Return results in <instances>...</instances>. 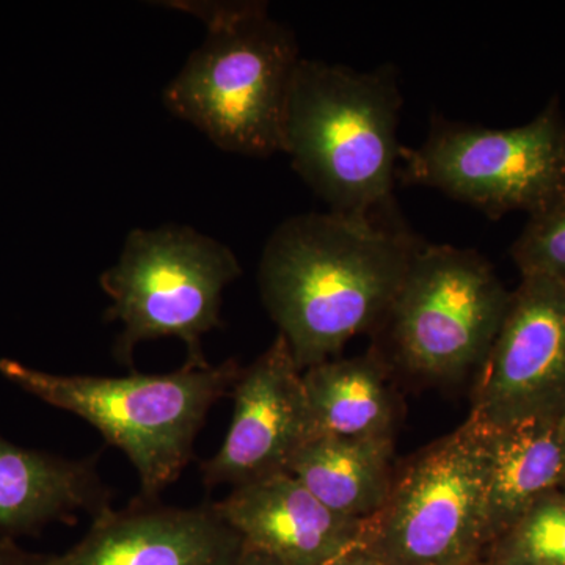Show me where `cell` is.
<instances>
[{
  "label": "cell",
  "mask_w": 565,
  "mask_h": 565,
  "mask_svg": "<svg viewBox=\"0 0 565 565\" xmlns=\"http://www.w3.org/2000/svg\"><path fill=\"white\" fill-rule=\"evenodd\" d=\"M393 460L394 437H315L292 457L286 473L334 514L367 522L392 490Z\"/></svg>",
  "instance_id": "cell-16"
},
{
  "label": "cell",
  "mask_w": 565,
  "mask_h": 565,
  "mask_svg": "<svg viewBox=\"0 0 565 565\" xmlns=\"http://www.w3.org/2000/svg\"><path fill=\"white\" fill-rule=\"evenodd\" d=\"M470 416L492 429L565 418V286L522 277L479 367Z\"/></svg>",
  "instance_id": "cell-9"
},
{
  "label": "cell",
  "mask_w": 565,
  "mask_h": 565,
  "mask_svg": "<svg viewBox=\"0 0 565 565\" xmlns=\"http://www.w3.org/2000/svg\"><path fill=\"white\" fill-rule=\"evenodd\" d=\"M475 565H526L522 563H515V561L498 559V557L486 556L481 561H478Z\"/></svg>",
  "instance_id": "cell-22"
},
{
  "label": "cell",
  "mask_w": 565,
  "mask_h": 565,
  "mask_svg": "<svg viewBox=\"0 0 565 565\" xmlns=\"http://www.w3.org/2000/svg\"><path fill=\"white\" fill-rule=\"evenodd\" d=\"M397 180L470 204L487 217L523 211L535 215L565 196V117L553 98L523 126L484 128L430 120L418 148H403Z\"/></svg>",
  "instance_id": "cell-8"
},
{
  "label": "cell",
  "mask_w": 565,
  "mask_h": 565,
  "mask_svg": "<svg viewBox=\"0 0 565 565\" xmlns=\"http://www.w3.org/2000/svg\"><path fill=\"white\" fill-rule=\"evenodd\" d=\"M241 535L215 511L134 505L106 509L84 539L47 565H236Z\"/></svg>",
  "instance_id": "cell-11"
},
{
  "label": "cell",
  "mask_w": 565,
  "mask_h": 565,
  "mask_svg": "<svg viewBox=\"0 0 565 565\" xmlns=\"http://www.w3.org/2000/svg\"><path fill=\"white\" fill-rule=\"evenodd\" d=\"M329 565H384L381 561L375 559L373 555L364 552V550H356V552L349 553L340 559Z\"/></svg>",
  "instance_id": "cell-20"
},
{
  "label": "cell",
  "mask_w": 565,
  "mask_h": 565,
  "mask_svg": "<svg viewBox=\"0 0 565 565\" xmlns=\"http://www.w3.org/2000/svg\"><path fill=\"white\" fill-rule=\"evenodd\" d=\"M241 274L226 245L189 226L132 230L120 259L99 277L111 300L106 318L122 323L117 359L131 364L137 344L180 338L188 363L210 364L202 338L221 326L223 291Z\"/></svg>",
  "instance_id": "cell-7"
},
{
  "label": "cell",
  "mask_w": 565,
  "mask_h": 565,
  "mask_svg": "<svg viewBox=\"0 0 565 565\" xmlns=\"http://www.w3.org/2000/svg\"><path fill=\"white\" fill-rule=\"evenodd\" d=\"M232 426L202 465L204 486L239 487L278 473L315 438L302 371L280 333L233 386Z\"/></svg>",
  "instance_id": "cell-10"
},
{
  "label": "cell",
  "mask_w": 565,
  "mask_h": 565,
  "mask_svg": "<svg viewBox=\"0 0 565 565\" xmlns=\"http://www.w3.org/2000/svg\"><path fill=\"white\" fill-rule=\"evenodd\" d=\"M206 24L203 43L163 92L167 109L223 151L282 152V126L299 46L264 2H170Z\"/></svg>",
  "instance_id": "cell-3"
},
{
  "label": "cell",
  "mask_w": 565,
  "mask_h": 565,
  "mask_svg": "<svg viewBox=\"0 0 565 565\" xmlns=\"http://www.w3.org/2000/svg\"><path fill=\"white\" fill-rule=\"evenodd\" d=\"M243 367L184 363L169 374L126 377L44 373L0 360V374L43 403L77 415L131 460L145 497L156 498L191 462L193 441L212 405L232 394Z\"/></svg>",
  "instance_id": "cell-4"
},
{
  "label": "cell",
  "mask_w": 565,
  "mask_h": 565,
  "mask_svg": "<svg viewBox=\"0 0 565 565\" xmlns=\"http://www.w3.org/2000/svg\"><path fill=\"white\" fill-rule=\"evenodd\" d=\"M489 429L468 416L394 475L363 550L384 565H475L489 552Z\"/></svg>",
  "instance_id": "cell-6"
},
{
  "label": "cell",
  "mask_w": 565,
  "mask_h": 565,
  "mask_svg": "<svg viewBox=\"0 0 565 565\" xmlns=\"http://www.w3.org/2000/svg\"><path fill=\"white\" fill-rule=\"evenodd\" d=\"M390 370L375 348L305 370L315 437H394L401 411Z\"/></svg>",
  "instance_id": "cell-15"
},
{
  "label": "cell",
  "mask_w": 565,
  "mask_h": 565,
  "mask_svg": "<svg viewBox=\"0 0 565 565\" xmlns=\"http://www.w3.org/2000/svg\"><path fill=\"white\" fill-rule=\"evenodd\" d=\"M403 95L386 65L359 71L302 58L282 126V152L330 212L396 223L393 191L403 148Z\"/></svg>",
  "instance_id": "cell-2"
},
{
  "label": "cell",
  "mask_w": 565,
  "mask_h": 565,
  "mask_svg": "<svg viewBox=\"0 0 565 565\" xmlns=\"http://www.w3.org/2000/svg\"><path fill=\"white\" fill-rule=\"evenodd\" d=\"M422 241L403 223L296 215L264 245L259 292L299 370L379 329Z\"/></svg>",
  "instance_id": "cell-1"
},
{
  "label": "cell",
  "mask_w": 565,
  "mask_h": 565,
  "mask_svg": "<svg viewBox=\"0 0 565 565\" xmlns=\"http://www.w3.org/2000/svg\"><path fill=\"white\" fill-rule=\"evenodd\" d=\"M511 296L481 253L422 243L374 348L411 377L455 384L484 364Z\"/></svg>",
  "instance_id": "cell-5"
},
{
  "label": "cell",
  "mask_w": 565,
  "mask_h": 565,
  "mask_svg": "<svg viewBox=\"0 0 565 565\" xmlns=\"http://www.w3.org/2000/svg\"><path fill=\"white\" fill-rule=\"evenodd\" d=\"M565 419V418H564ZM564 419L489 429L487 533L490 546L565 484Z\"/></svg>",
  "instance_id": "cell-14"
},
{
  "label": "cell",
  "mask_w": 565,
  "mask_h": 565,
  "mask_svg": "<svg viewBox=\"0 0 565 565\" xmlns=\"http://www.w3.org/2000/svg\"><path fill=\"white\" fill-rule=\"evenodd\" d=\"M214 508L244 546L280 565H329L363 550L366 522L334 514L289 473L234 487Z\"/></svg>",
  "instance_id": "cell-12"
},
{
  "label": "cell",
  "mask_w": 565,
  "mask_h": 565,
  "mask_svg": "<svg viewBox=\"0 0 565 565\" xmlns=\"http://www.w3.org/2000/svg\"><path fill=\"white\" fill-rule=\"evenodd\" d=\"M109 509L93 460L22 448L0 435V533L35 534L77 512Z\"/></svg>",
  "instance_id": "cell-13"
},
{
  "label": "cell",
  "mask_w": 565,
  "mask_h": 565,
  "mask_svg": "<svg viewBox=\"0 0 565 565\" xmlns=\"http://www.w3.org/2000/svg\"><path fill=\"white\" fill-rule=\"evenodd\" d=\"M236 565H280L275 563L273 557L263 555V553L256 552V550L247 548L244 546L243 555H241L239 561H237Z\"/></svg>",
  "instance_id": "cell-21"
},
{
  "label": "cell",
  "mask_w": 565,
  "mask_h": 565,
  "mask_svg": "<svg viewBox=\"0 0 565 565\" xmlns=\"http://www.w3.org/2000/svg\"><path fill=\"white\" fill-rule=\"evenodd\" d=\"M50 556L25 552L11 537H0V565H47Z\"/></svg>",
  "instance_id": "cell-19"
},
{
  "label": "cell",
  "mask_w": 565,
  "mask_h": 565,
  "mask_svg": "<svg viewBox=\"0 0 565 565\" xmlns=\"http://www.w3.org/2000/svg\"><path fill=\"white\" fill-rule=\"evenodd\" d=\"M511 253L522 277H545L565 286V196L531 215Z\"/></svg>",
  "instance_id": "cell-18"
},
{
  "label": "cell",
  "mask_w": 565,
  "mask_h": 565,
  "mask_svg": "<svg viewBox=\"0 0 565 565\" xmlns=\"http://www.w3.org/2000/svg\"><path fill=\"white\" fill-rule=\"evenodd\" d=\"M487 556L526 565H565V490L542 498Z\"/></svg>",
  "instance_id": "cell-17"
}]
</instances>
